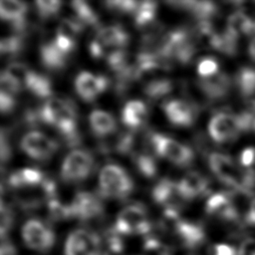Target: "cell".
Returning <instances> with one entry per match:
<instances>
[{"instance_id":"28","label":"cell","mask_w":255,"mask_h":255,"mask_svg":"<svg viewBox=\"0 0 255 255\" xmlns=\"http://www.w3.org/2000/svg\"><path fill=\"white\" fill-rule=\"evenodd\" d=\"M172 90V82L168 79H151L143 87L144 94L151 100H158Z\"/></svg>"},{"instance_id":"11","label":"cell","mask_w":255,"mask_h":255,"mask_svg":"<svg viewBox=\"0 0 255 255\" xmlns=\"http://www.w3.org/2000/svg\"><path fill=\"white\" fill-rule=\"evenodd\" d=\"M162 110L167 120L176 127H190L197 115L195 104L178 99L165 102L162 105Z\"/></svg>"},{"instance_id":"49","label":"cell","mask_w":255,"mask_h":255,"mask_svg":"<svg viewBox=\"0 0 255 255\" xmlns=\"http://www.w3.org/2000/svg\"><path fill=\"white\" fill-rule=\"evenodd\" d=\"M251 131H253V132H255V119H254V121H253V124H252V128H251Z\"/></svg>"},{"instance_id":"31","label":"cell","mask_w":255,"mask_h":255,"mask_svg":"<svg viewBox=\"0 0 255 255\" xmlns=\"http://www.w3.org/2000/svg\"><path fill=\"white\" fill-rule=\"evenodd\" d=\"M23 48V40L19 35H11L1 40L0 51L2 55L15 56Z\"/></svg>"},{"instance_id":"38","label":"cell","mask_w":255,"mask_h":255,"mask_svg":"<svg viewBox=\"0 0 255 255\" xmlns=\"http://www.w3.org/2000/svg\"><path fill=\"white\" fill-rule=\"evenodd\" d=\"M56 46L63 52L65 53L66 55H70V53L74 50L75 48V43H76V40L74 39H71L67 36H64V35H61V34H56V38L54 40Z\"/></svg>"},{"instance_id":"3","label":"cell","mask_w":255,"mask_h":255,"mask_svg":"<svg viewBox=\"0 0 255 255\" xmlns=\"http://www.w3.org/2000/svg\"><path fill=\"white\" fill-rule=\"evenodd\" d=\"M148 137L154 151L170 162L187 166L193 161V151L188 145L158 132H150Z\"/></svg>"},{"instance_id":"41","label":"cell","mask_w":255,"mask_h":255,"mask_svg":"<svg viewBox=\"0 0 255 255\" xmlns=\"http://www.w3.org/2000/svg\"><path fill=\"white\" fill-rule=\"evenodd\" d=\"M238 255H255V239H245L239 248Z\"/></svg>"},{"instance_id":"18","label":"cell","mask_w":255,"mask_h":255,"mask_svg":"<svg viewBox=\"0 0 255 255\" xmlns=\"http://www.w3.org/2000/svg\"><path fill=\"white\" fill-rule=\"evenodd\" d=\"M96 38L110 52L120 50L128 43V34L119 25H112L102 28L98 31Z\"/></svg>"},{"instance_id":"39","label":"cell","mask_w":255,"mask_h":255,"mask_svg":"<svg viewBox=\"0 0 255 255\" xmlns=\"http://www.w3.org/2000/svg\"><path fill=\"white\" fill-rule=\"evenodd\" d=\"M16 105V101L14 96L5 93L3 91L0 92V109L3 114L10 113Z\"/></svg>"},{"instance_id":"32","label":"cell","mask_w":255,"mask_h":255,"mask_svg":"<svg viewBox=\"0 0 255 255\" xmlns=\"http://www.w3.org/2000/svg\"><path fill=\"white\" fill-rule=\"evenodd\" d=\"M219 72V64L212 57L202 58L197 65V73L200 79H206L214 76Z\"/></svg>"},{"instance_id":"8","label":"cell","mask_w":255,"mask_h":255,"mask_svg":"<svg viewBox=\"0 0 255 255\" xmlns=\"http://www.w3.org/2000/svg\"><path fill=\"white\" fill-rule=\"evenodd\" d=\"M208 132L217 143H223L235 138L241 131L236 114L229 112H218L208 124Z\"/></svg>"},{"instance_id":"1","label":"cell","mask_w":255,"mask_h":255,"mask_svg":"<svg viewBox=\"0 0 255 255\" xmlns=\"http://www.w3.org/2000/svg\"><path fill=\"white\" fill-rule=\"evenodd\" d=\"M100 194L108 198H126L133 189V182L128 172L120 165H105L99 175Z\"/></svg>"},{"instance_id":"35","label":"cell","mask_w":255,"mask_h":255,"mask_svg":"<svg viewBox=\"0 0 255 255\" xmlns=\"http://www.w3.org/2000/svg\"><path fill=\"white\" fill-rule=\"evenodd\" d=\"M0 83H1V91L8 93L12 96H15L16 94H18L22 89V86L5 71H3L1 74Z\"/></svg>"},{"instance_id":"22","label":"cell","mask_w":255,"mask_h":255,"mask_svg":"<svg viewBox=\"0 0 255 255\" xmlns=\"http://www.w3.org/2000/svg\"><path fill=\"white\" fill-rule=\"evenodd\" d=\"M92 131L100 137L110 135L116 130L117 124L114 117L102 110H95L89 117Z\"/></svg>"},{"instance_id":"30","label":"cell","mask_w":255,"mask_h":255,"mask_svg":"<svg viewBox=\"0 0 255 255\" xmlns=\"http://www.w3.org/2000/svg\"><path fill=\"white\" fill-rule=\"evenodd\" d=\"M134 163L138 171L146 177H153L156 173V162L154 158L146 151L133 153Z\"/></svg>"},{"instance_id":"26","label":"cell","mask_w":255,"mask_h":255,"mask_svg":"<svg viewBox=\"0 0 255 255\" xmlns=\"http://www.w3.org/2000/svg\"><path fill=\"white\" fill-rule=\"evenodd\" d=\"M157 4L152 1L139 2V5L134 12V24L140 30H146L151 27L154 22Z\"/></svg>"},{"instance_id":"13","label":"cell","mask_w":255,"mask_h":255,"mask_svg":"<svg viewBox=\"0 0 255 255\" xmlns=\"http://www.w3.org/2000/svg\"><path fill=\"white\" fill-rule=\"evenodd\" d=\"M205 210L207 214L225 221H236L240 215L232 197L223 192L212 194L206 201Z\"/></svg>"},{"instance_id":"46","label":"cell","mask_w":255,"mask_h":255,"mask_svg":"<svg viewBox=\"0 0 255 255\" xmlns=\"http://www.w3.org/2000/svg\"><path fill=\"white\" fill-rule=\"evenodd\" d=\"M1 255H15V250L8 242L3 243L1 246Z\"/></svg>"},{"instance_id":"9","label":"cell","mask_w":255,"mask_h":255,"mask_svg":"<svg viewBox=\"0 0 255 255\" xmlns=\"http://www.w3.org/2000/svg\"><path fill=\"white\" fill-rule=\"evenodd\" d=\"M100 239L92 232L78 229L73 231L65 244V255H99Z\"/></svg>"},{"instance_id":"34","label":"cell","mask_w":255,"mask_h":255,"mask_svg":"<svg viewBox=\"0 0 255 255\" xmlns=\"http://www.w3.org/2000/svg\"><path fill=\"white\" fill-rule=\"evenodd\" d=\"M61 5H62V2L60 1H37L36 2V7H37L39 16L45 19L55 16L59 12Z\"/></svg>"},{"instance_id":"2","label":"cell","mask_w":255,"mask_h":255,"mask_svg":"<svg viewBox=\"0 0 255 255\" xmlns=\"http://www.w3.org/2000/svg\"><path fill=\"white\" fill-rule=\"evenodd\" d=\"M208 164L221 182L233 187L236 191L248 193L246 191V170L243 167L238 168L229 155L212 152L208 156Z\"/></svg>"},{"instance_id":"21","label":"cell","mask_w":255,"mask_h":255,"mask_svg":"<svg viewBox=\"0 0 255 255\" xmlns=\"http://www.w3.org/2000/svg\"><path fill=\"white\" fill-rule=\"evenodd\" d=\"M169 4L189 11L198 21H209L217 12L215 3L210 1H173Z\"/></svg>"},{"instance_id":"23","label":"cell","mask_w":255,"mask_h":255,"mask_svg":"<svg viewBox=\"0 0 255 255\" xmlns=\"http://www.w3.org/2000/svg\"><path fill=\"white\" fill-rule=\"evenodd\" d=\"M40 58L43 65L50 70H61L67 63L68 55L63 53L54 41L44 43L40 48Z\"/></svg>"},{"instance_id":"27","label":"cell","mask_w":255,"mask_h":255,"mask_svg":"<svg viewBox=\"0 0 255 255\" xmlns=\"http://www.w3.org/2000/svg\"><path fill=\"white\" fill-rule=\"evenodd\" d=\"M235 83L243 97H252L255 94V69L242 67L236 74Z\"/></svg>"},{"instance_id":"24","label":"cell","mask_w":255,"mask_h":255,"mask_svg":"<svg viewBox=\"0 0 255 255\" xmlns=\"http://www.w3.org/2000/svg\"><path fill=\"white\" fill-rule=\"evenodd\" d=\"M175 233L185 246L194 247L204 240V232L197 223L179 220L174 228Z\"/></svg>"},{"instance_id":"48","label":"cell","mask_w":255,"mask_h":255,"mask_svg":"<svg viewBox=\"0 0 255 255\" xmlns=\"http://www.w3.org/2000/svg\"><path fill=\"white\" fill-rule=\"evenodd\" d=\"M248 53L253 61H255V38L250 42L248 47Z\"/></svg>"},{"instance_id":"15","label":"cell","mask_w":255,"mask_h":255,"mask_svg":"<svg viewBox=\"0 0 255 255\" xmlns=\"http://www.w3.org/2000/svg\"><path fill=\"white\" fill-rule=\"evenodd\" d=\"M231 87V80L227 74L218 72L212 77L200 79L198 88L205 97L210 100H219L224 98Z\"/></svg>"},{"instance_id":"37","label":"cell","mask_w":255,"mask_h":255,"mask_svg":"<svg viewBox=\"0 0 255 255\" xmlns=\"http://www.w3.org/2000/svg\"><path fill=\"white\" fill-rule=\"evenodd\" d=\"M240 164L243 168L255 170V147H246L240 154Z\"/></svg>"},{"instance_id":"6","label":"cell","mask_w":255,"mask_h":255,"mask_svg":"<svg viewBox=\"0 0 255 255\" xmlns=\"http://www.w3.org/2000/svg\"><path fill=\"white\" fill-rule=\"evenodd\" d=\"M20 147L31 158L46 160L55 153L58 143L41 131L31 130L21 138Z\"/></svg>"},{"instance_id":"16","label":"cell","mask_w":255,"mask_h":255,"mask_svg":"<svg viewBox=\"0 0 255 255\" xmlns=\"http://www.w3.org/2000/svg\"><path fill=\"white\" fill-rule=\"evenodd\" d=\"M151 196L156 203L172 208H176L178 202L183 200L179 194L177 182L168 178H162L153 186Z\"/></svg>"},{"instance_id":"4","label":"cell","mask_w":255,"mask_h":255,"mask_svg":"<svg viewBox=\"0 0 255 255\" xmlns=\"http://www.w3.org/2000/svg\"><path fill=\"white\" fill-rule=\"evenodd\" d=\"M94 168L92 154L83 149H76L67 154L61 166V178L69 183L85 180Z\"/></svg>"},{"instance_id":"7","label":"cell","mask_w":255,"mask_h":255,"mask_svg":"<svg viewBox=\"0 0 255 255\" xmlns=\"http://www.w3.org/2000/svg\"><path fill=\"white\" fill-rule=\"evenodd\" d=\"M26 245L38 251L49 250L55 242V234L48 225L39 219L28 220L22 228Z\"/></svg>"},{"instance_id":"10","label":"cell","mask_w":255,"mask_h":255,"mask_svg":"<svg viewBox=\"0 0 255 255\" xmlns=\"http://www.w3.org/2000/svg\"><path fill=\"white\" fill-rule=\"evenodd\" d=\"M109 87V80L103 75H95L91 72H80L75 79L77 94L86 102L94 101Z\"/></svg>"},{"instance_id":"14","label":"cell","mask_w":255,"mask_h":255,"mask_svg":"<svg viewBox=\"0 0 255 255\" xmlns=\"http://www.w3.org/2000/svg\"><path fill=\"white\" fill-rule=\"evenodd\" d=\"M208 184V180L203 174L190 171L177 182V187L183 200H191L204 194L207 191Z\"/></svg>"},{"instance_id":"12","label":"cell","mask_w":255,"mask_h":255,"mask_svg":"<svg viewBox=\"0 0 255 255\" xmlns=\"http://www.w3.org/2000/svg\"><path fill=\"white\" fill-rule=\"evenodd\" d=\"M69 206L72 217H78L82 220L96 218L103 212V203L101 198L95 193L88 191L78 192Z\"/></svg>"},{"instance_id":"17","label":"cell","mask_w":255,"mask_h":255,"mask_svg":"<svg viewBox=\"0 0 255 255\" xmlns=\"http://www.w3.org/2000/svg\"><path fill=\"white\" fill-rule=\"evenodd\" d=\"M27 5L24 2L16 0H2L0 2L1 17L11 22L14 29L21 33L25 28V14Z\"/></svg>"},{"instance_id":"36","label":"cell","mask_w":255,"mask_h":255,"mask_svg":"<svg viewBox=\"0 0 255 255\" xmlns=\"http://www.w3.org/2000/svg\"><path fill=\"white\" fill-rule=\"evenodd\" d=\"M109 9L122 13H133L136 11L139 2L136 1H108L105 3Z\"/></svg>"},{"instance_id":"25","label":"cell","mask_w":255,"mask_h":255,"mask_svg":"<svg viewBox=\"0 0 255 255\" xmlns=\"http://www.w3.org/2000/svg\"><path fill=\"white\" fill-rule=\"evenodd\" d=\"M24 88L39 98H48L52 95V84L49 78L34 71L31 72Z\"/></svg>"},{"instance_id":"19","label":"cell","mask_w":255,"mask_h":255,"mask_svg":"<svg viewBox=\"0 0 255 255\" xmlns=\"http://www.w3.org/2000/svg\"><path fill=\"white\" fill-rule=\"evenodd\" d=\"M45 179L44 173L38 168H22L8 176V185L15 189L34 187L40 185Z\"/></svg>"},{"instance_id":"40","label":"cell","mask_w":255,"mask_h":255,"mask_svg":"<svg viewBox=\"0 0 255 255\" xmlns=\"http://www.w3.org/2000/svg\"><path fill=\"white\" fill-rule=\"evenodd\" d=\"M12 223V213L8 206L4 202L1 204V234L4 236L5 232L8 231Z\"/></svg>"},{"instance_id":"44","label":"cell","mask_w":255,"mask_h":255,"mask_svg":"<svg viewBox=\"0 0 255 255\" xmlns=\"http://www.w3.org/2000/svg\"><path fill=\"white\" fill-rule=\"evenodd\" d=\"M108 242H109V247L112 249V251H114V252L122 251V249H123L122 240L116 234L109 235Z\"/></svg>"},{"instance_id":"29","label":"cell","mask_w":255,"mask_h":255,"mask_svg":"<svg viewBox=\"0 0 255 255\" xmlns=\"http://www.w3.org/2000/svg\"><path fill=\"white\" fill-rule=\"evenodd\" d=\"M71 6L76 14V20H78L83 26L98 25V16L87 2L81 0L73 1L71 3Z\"/></svg>"},{"instance_id":"20","label":"cell","mask_w":255,"mask_h":255,"mask_svg":"<svg viewBox=\"0 0 255 255\" xmlns=\"http://www.w3.org/2000/svg\"><path fill=\"white\" fill-rule=\"evenodd\" d=\"M147 109L143 102L131 100L128 102L122 111V121L129 128L135 129L141 127L146 120Z\"/></svg>"},{"instance_id":"42","label":"cell","mask_w":255,"mask_h":255,"mask_svg":"<svg viewBox=\"0 0 255 255\" xmlns=\"http://www.w3.org/2000/svg\"><path fill=\"white\" fill-rule=\"evenodd\" d=\"M213 255H236V251L230 245L216 244L213 246Z\"/></svg>"},{"instance_id":"45","label":"cell","mask_w":255,"mask_h":255,"mask_svg":"<svg viewBox=\"0 0 255 255\" xmlns=\"http://www.w3.org/2000/svg\"><path fill=\"white\" fill-rule=\"evenodd\" d=\"M245 220L248 224L255 225V198L250 202L248 211L245 213Z\"/></svg>"},{"instance_id":"33","label":"cell","mask_w":255,"mask_h":255,"mask_svg":"<svg viewBox=\"0 0 255 255\" xmlns=\"http://www.w3.org/2000/svg\"><path fill=\"white\" fill-rule=\"evenodd\" d=\"M48 208L50 216L54 220H61L72 217L70 206L62 204L57 198L48 201Z\"/></svg>"},{"instance_id":"47","label":"cell","mask_w":255,"mask_h":255,"mask_svg":"<svg viewBox=\"0 0 255 255\" xmlns=\"http://www.w3.org/2000/svg\"><path fill=\"white\" fill-rule=\"evenodd\" d=\"M245 111H247L250 114L255 116V99H250L247 102V109Z\"/></svg>"},{"instance_id":"43","label":"cell","mask_w":255,"mask_h":255,"mask_svg":"<svg viewBox=\"0 0 255 255\" xmlns=\"http://www.w3.org/2000/svg\"><path fill=\"white\" fill-rule=\"evenodd\" d=\"M10 147H9V142L6 139V134L4 132V129L2 130L1 133V159L3 162L9 159L10 156Z\"/></svg>"},{"instance_id":"5","label":"cell","mask_w":255,"mask_h":255,"mask_svg":"<svg viewBox=\"0 0 255 255\" xmlns=\"http://www.w3.org/2000/svg\"><path fill=\"white\" fill-rule=\"evenodd\" d=\"M150 230L145 208L139 204H132L123 209L117 218L115 231L122 234H143Z\"/></svg>"}]
</instances>
